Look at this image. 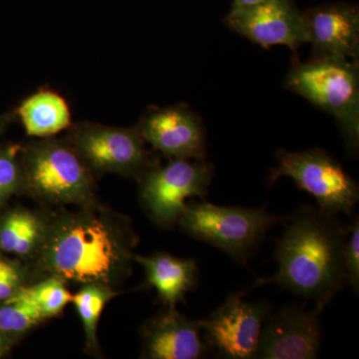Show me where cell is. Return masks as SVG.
Segmentation results:
<instances>
[{
    "mask_svg": "<svg viewBox=\"0 0 359 359\" xmlns=\"http://www.w3.org/2000/svg\"><path fill=\"white\" fill-rule=\"evenodd\" d=\"M9 123V117L8 116L4 115L0 116V135L2 134V132L4 131V129L6 128L7 124Z\"/></svg>",
    "mask_w": 359,
    "mask_h": 359,
    "instance_id": "obj_26",
    "label": "cell"
},
{
    "mask_svg": "<svg viewBox=\"0 0 359 359\" xmlns=\"http://www.w3.org/2000/svg\"><path fill=\"white\" fill-rule=\"evenodd\" d=\"M23 190L42 202L84 205L95 202L92 170L67 140L51 137L21 147Z\"/></svg>",
    "mask_w": 359,
    "mask_h": 359,
    "instance_id": "obj_4",
    "label": "cell"
},
{
    "mask_svg": "<svg viewBox=\"0 0 359 359\" xmlns=\"http://www.w3.org/2000/svg\"><path fill=\"white\" fill-rule=\"evenodd\" d=\"M262 0H233L231 7H242L252 6V4H257Z\"/></svg>",
    "mask_w": 359,
    "mask_h": 359,
    "instance_id": "obj_25",
    "label": "cell"
},
{
    "mask_svg": "<svg viewBox=\"0 0 359 359\" xmlns=\"http://www.w3.org/2000/svg\"><path fill=\"white\" fill-rule=\"evenodd\" d=\"M145 269L149 285L157 290L159 299L169 309H176L187 292L195 289L199 278V268L194 259H181L157 252L152 256H134Z\"/></svg>",
    "mask_w": 359,
    "mask_h": 359,
    "instance_id": "obj_15",
    "label": "cell"
},
{
    "mask_svg": "<svg viewBox=\"0 0 359 359\" xmlns=\"http://www.w3.org/2000/svg\"><path fill=\"white\" fill-rule=\"evenodd\" d=\"M223 21L231 32L264 49L285 45L295 52L308 42L304 11L294 0H262L252 6L231 7Z\"/></svg>",
    "mask_w": 359,
    "mask_h": 359,
    "instance_id": "obj_10",
    "label": "cell"
},
{
    "mask_svg": "<svg viewBox=\"0 0 359 359\" xmlns=\"http://www.w3.org/2000/svg\"><path fill=\"white\" fill-rule=\"evenodd\" d=\"M143 358L199 359L209 353L200 320L182 316L176 309L155 316L142 330Z\"/></svg>",
    "mask_w": 359,
    "mask_h": 359,
    "instance_id": "obj_14",
    "label": "cell"
},
{
    "mask_svg": "<svg viewBox=\"0 0 359 359\" xmlns=\"http://www.w3.org/2000/svg\"><path fill=\"white\" fill-rule=\"evenodd\" d=\"M215 168L205 160L170 159L149 168L140 178V201L150 219L163 229L179 223L189 198L204 200Z\"/></svg>",
    "mask_w": 359,
    "mask_h": 359,
    "instance_id": "obj_7",
    "label": "cell"
},
{
    "mask_svg": "<svg viewBox=\"0 0 359 359\" xmlns=\"http://www.w3.org/2000/svg\"><path fill=\"white\" fill-rule=\"evenodd\" d=\"M311 58L358 61L359 9L355 4L335 2L304 11Z\"/></svg>",
    "mask_w": 359,
    "mask_h": 359,
    "instance_id": "obj_13",
    "label": "cell"
},
{
    "mask_svg": "<svg viewBox=\"0 0 359 359\" xmlns=\"http://www.w3.org/2000/svg\"><path fill=\"white\" fill-rule=\"evenodd\" d=\"M138 242L129 219L92 202L46 222L36 268L45 278L114 289L130 275Z\"/></svg>",
    "mask_w": 359,
    "mask_h": 359,
    "instance_id": "obj_1",
    "label": "cell"
},
{
    "mask_svg": "<svg viewBox=\"0 0 359 359\" xmlns=\"http://www.w3.org/2000/svg\"><path fill=\"white\" fill-rule=\"evenodd\" d=\"M245 294H231L219 308L200 320L208 348L221 358H257L262 327L271 308L266 302H245Z\"/></svg>",
    "mask_w": 359,
    "mask_h": 359,
    "instance_id": "obj_9",
    "label": "cell"
},
{
    "mask_svg": "<svg viewBox=\"0 0 359 359\" xmlns=\"http://www.w3.org/2000/svg\"><path fill=\"white\" fill-rule=\"evenodd\" d=\"M278 166L271 169L269 186L290 177L299 190L313 196L318 207L332 215H351L359 202V187L339 161L320 148L302 152H276Z\"/></svg>",
    "mask_w": 359,
    "mask_h": 359,
    "instance_id": "obj_6",
    "label": "cell"
},
{
    "mask_svg": "<svg viewBox=\"0 0 359 359\" xmlns=\"http://www.w3.org/2000/svg\"><path fill=\"white\" fill-rule=\"evenodd\" d=\"M282 221L264 208L222 207L202 200L189 202L178 224L187 235L244 264Z\"/></svg>",
    "mask_w": 359,
    "mask_h": 359,
    "instance_id": "obj_5",
    "label": "cell"
},
{
    "mask_svg": "<svg viewBox=\"0 0 359 359\" xmlns=\"http://www.w3.org/2000/svg\"><path fill=\"white\" fill-rule=\"evenodd\" d=\"M285 87L304 97L314 107L334 116L353 155L359 149L358 61L341 58L292 59Z\"/></svg>",
    "mask_w": 359,
    "mask_h": 359,
    "instance_id": "obj_3",
    "label": "cell"
},
{
    "mask_svg": "<svg viewBox=\"0 0 359 359\" xmlns=\"http://www.w3.org/2000/svg\"><path fill=\"white\" fill-rule=\"evenodd\" d=\"M11 346H13V344L0 332V358H4L8 353Z\"/></svg>",
    "mask_w": 359,
    "mask_h": 359,
    "instance_id": "obj_24",
    "label": "cell"
},
{
    "mask_svg": "<svg viewBox=\"0 0 359 359\" xmlns=\"http://www.w3.org/2000/svg\"><path fill=\"white\" fill-rule=\"evenodd\" d=\"M321 311L290 304L266 316L259 335L257 358L314 359L320 353Z\"/></svg>",
    "mask_w": 359,
    "mask_h": 359,
    "instance_id": "obj_12",
    "label": "cell"
},
{
    "mask_svg": "<svg viewBox=\"0 0 359 359\" xmlns=\"http://www.w3.org/2000/svg\"><path fill=\"white\" fill-rule=\"evenodd\" d=\"M348 233L337 215L314 205H304L285 219V231L276 242V275L259 278L254 287L276 283L311 301L323 313L346 285L344 250Z\"/></svg>",
    "mask_w": 359,
    "mask_h": 359,
    "instance_id": "obj_2",
    "label": "cell"
},
{
    "mask_svg": "<svg viewBox=\"0 0 359 359\" xmlns=\"http://www.w3.org/2000/svg\"><path fill=\"white\" fill-rule=\"evenodd\" d=\"M44 320V316L26 294L23 287L13 297L0 302V332L11 344Z\"/></svg>",
    "mask_w": 359,
    "mask_h": 359,
    "instance_id": "obj_19",
    "label": "cell"
},
{
    "mask_svg": "<svg viewBox=\"0 0 359 359\" xmlns=\"http://www.w3.org/2000/svg\"><path fill=\"white\" fill-rule=\"evenodd\" d=\"M23 280L25 273L20 264L0 257V302L6 301L23 287Z\"/></svg>",
    "mask_w": 359,
    "mask_h": 359,
    "instance_id": "obj_23",
    "label": "cell"
},
{
    "mask_svg": "<svg viewBox=\"0 0 359 359\" xmlns=\"http://www.w3.org/2000/svg\"><path fill=\"white\" fill-rule=\"evenodd\" d=\"M18 115L28 136L48 138L72 126L67 102L51 90H40L27 97Z\"/></svg>",
    "mask_w": 359,
    "mask_h": 359,
    "instance_id": "obj_16",
    "label": "cell"
},
{
    "mask_svg": "<svg viewBox=\"0 0 359 359\" xmlns=\"http://www.w3.org/2000/svg\"><path fill=\"white\" fill-rule=\"evenodd\" d=\"M66 140L93 173H114L140 178L157 162L137 127L81 123L71 127Z\"/></svg>",
    "mask_w": 359,
    "mask_h": 359,
    "instance_id": "obj_8",
    "label": "cell"
},
{
    "mask_svg": "<svg viewBox=\"0 0 359 359\" xmlns=\"http://www.w3.org/2000/svg\"><path fill=\"white\" fill-rule=\"evenodd\" d=\"M46 221L27 210L16 209L0 219V250L21 257L35 256L43 240Z\"/></svg>",
    "mask_w": 359,
    "mask_h": 359,
    "instance_id": "obj_17",
    "label": "cell"
},
{
    "mask_svg": "<svg viewBox=\"0 0 359 359\" xmlns=\"http://www.w3.org/2000/svg\"><path fill=\"white\" fill-rule=\"evenodd\" d=\"M20 145L0 146V209L14 194L23 190Z\"/></svg>",
    "mask_w": 359,
    "mask_h": 359,
    "instance_id": "obj_21",
    "label": "cell"
},
{
    "mask_svg": "<svg viewBox=\"0 0 359 359\" xmlns=\"http://www.w3.org/2000/svg\"><path fill=\"white\" fill-rule=\"evenodd\" d=\"M116 295L117 292L113 287L96 283L82 285L79 292L73 295L72 302L83 323L86 347L90 353H99L97 337L99 320L107 302Z\"/></svg>",
    "mask_w": 359,
    "mask_h": 359,
    "instance_id": "obj_18",
    "label": "cell"
},
{
    "mask_svg": "<svg viewBox=\"0 0 359 359\" xmlns=\"http://www.w3.org/2000/svg\"><path fill=\"white\" fill-rule=\"evenodd\" d=\"M346 285H351L354 292L359 290V219L355 217L348 226V233L344 250Z\"/></svg>",
    "mask_w": 359,
    "mask_h": 359,
    "instance_id": "obj_22",
    "label": "cell"
},
{
    "mask_svg": "<svg viewBox=\"0 0 359 359\" xmlns=\"http://www.w3.org/2000/svg\"><path fill=\"white\" fill-rule=\"evenodd\" d=\"M23 290L45 320L58 316L69 302H72L73 295L66 289L65 283L54 276H47L32 287L23 285Z\"/></svg>",
    "mask_w": 359,
    "mask_h": 359,
    "instance_id": "obj_20",
    "label": "cell"
},
{
    "mask_svg": "<svg viewBox=\"0 0 359 359\" xmlns=\"http://www.w3.org/2000/svg\"><path fill=\"white\" fill-rule=\"evenodd\" d=\"M136 127L146 143L169 159L205 160L204 124L187 104L150 107Z\"/></svg>",
    "mask_w": 359,
    "mask_h": 359,
    "instance_id": "obj_11",
    "label": "cell"
}]
</instances>
